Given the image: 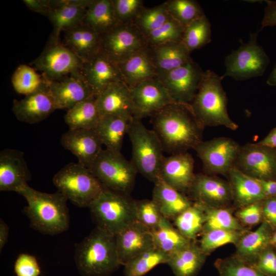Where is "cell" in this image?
<instances>
[{
  "mask_svg": "<svg viewBox=\"0 0 276 276\" xmlns=\"http://www.w3.org/2000/svg\"><path fill=\"white\" fill-rule=\"evenodd\" d=\"M152 116L153 130L164 151L171 155L186 152L202 141L204 128L195 117L191 105L172 103Z\"/></svg>",
  "mask_w": 276,
  "mask_h": 276,
  "instance_id": "obj_1",
  "label": "cell"
},
{
  "mask_svg": "<svg viewBox=\"0 0 276 276\" xmlns=\"http://www.w3.org/2000/svg\"><path fill=\"white\" fill-rule=\"evenodd\" d=\"M17 193L23 196L28 203L24 212L29 219L32 228L50 235L62 233L68 228L67 199L60 192H42L27 185Z\"/></svg>",
  "mask_w": 276,
  "mask_h": 276,
  "instance_id": "obj_2",
  "label": "cell"
},
{
  "mask_svg": "<svg viewBox=\"0 0 276 276\" xmlns=\"http://www.w3.org/2000/svg\"><path fill=\"white\" fill-rule=\"evenodd\" d=\"M74 258L82 276H110L122 265L114 235L97 227L77 244Z\"/></svg>",
  "mask_w": 276,
  "mask_h": 276,
  "instance_id": "obj_3",
  "label": "cell"
},
{
  "mask_svg": "<svg viewBox=\"0 0 276 276\" xmlns=\"http://www.w3.org/2000/svg\"><path fill=\"white\" fill-rule=\"evenodd\" d=\"M221 76L213 71L204 72L202 80L191 104L198 122L205 126H223L236 130L238 125L228 115L227 99L222 87Z\"/></svg>",
  "mask_w": 276,
  "mask_h": 276,
  "instance_id": "obj_4",
  "label": "cell"
},
{
  "mask_svg": "<svg viewBox=\"0 0 276 276\" xmlns=\"http://www.w3.org/2000/svg\"><path fill=\"white\" fill-rule=\"evenodd\" d=\"M88 208L96 227L113 235L137 221L135 200L106 189Z\"/></svg>",
  "mask_w": 276,
  "mask_h": 276,
  "instance_id": "obj_5",
  "label": "cell"
},
{
  "mask_svg": "<svg viewBox=\"0 0 276 276\" xmlns=\"http://www.w3.org/2000/svg\"><path fill=\"white\" fill-rule=\"evenodd\" d=\"M127 134L132 146L131 162L137 172L155 182L159 178V170L165 157L158 136L137 118L131 120Z\"/></svg>",
  "mask_w": 276,
  "mask_h": 276,
  "instance_id": "obj_6",
  "label": "cell"
},
{
  "mask_svg": "<svg viewBox=\"0 0 276 276\" xmlns=\"http://www.w3.org/2000/svg\"><path fill=\"white\" fill-rule=\"evenodd\" d=\"M58 191L75 205L88 207L105 189L90 170L79 163H70L54 176Z\"/></svg>",
  "mask_w": 276,
  "mask_h": 276,
  "instance_id": "obj_7",
  "label": "cell"
},
{
  "mask_svg": "<svg viewBox=\"0 0 276 276\" xmlns=\"http://www.w3.org/2000/svg\"><path fill=\"white\" fill-rule=\"evenodd\" d=\"M105 189L129 195L137 171L121 152L103 149L89 169Z\"/></svg>",
  "mask_w": 276,
  "mask_h": 276,
  "instance_id": "obj_8",
  "label": "cell"
},
{
  "mask_svg": "<svg viewBox=\"0 0 276 276\" xmlns=\"http://www.w3.org/2000/svg\"><path fill=\"white\" fill-rule=\"evenodd\" d=\"M259 32L251 33L247 42H242L237 50L225 57L223 79L230 77L235 80H246L263 75L270 60L257 41Z\"/></svg>",
  "mask_w": 276,
  "mask_h": 276,
  "instance_id": "obj_9",
  "label": "cell"
},
{
  "mask_svg": "<svg viewBox=\"0 0 276 276\" xmlns=\"http://www.w3.org/2000/svg\"><path fill=\"white\" fill-rule=\"evenodd\" d=\"M83 63L63 43L50 39L41 53L32 62L34 67L48 81L80 73Z\"/></svg>",
  "mask_w": 276,
  "mask_h": 276,
  "instance_id": "obj_10",
  "label": "cell"
},
{
  "mask_svg": "<svg viewBox=\"0 0 276 276\" xmlns=\"http://www.w3.org/2000/svg\"><path fill=\"white\" fill-rule=\"evenodd\" d=\"M147 46L146 37L134 24H119L101 35L100 52L118 64Z\"/></svg>",
  "mask_w": 276,
  "mask_h": 276,
  "instance_id": "obj_11",
  "label": "cell"
},
{
  "mask_svg": "<svg viewBox=\"0 0 276 276\" xmlns=\"http://www.w3.org/2000/svg\"><path fill=\"white\" fill-rule=\"evenodd\" d=\"M241 147L231 138L219 137L201 142L194 150L208 173L228 176L235 166Z\"/></svg>",
  "mask_w": 276,
  "mask_h": 276,
  "instance_id": "obj_12",
  "label": "cell"
},
{
  "mask_svg": "<svg viewBox=\"0 0 276 276\" xmlns=\"http://www.w3.org/2000/svg\"><path fill=\"white\" fill-rule=\"evenodd\" d=\"M204 71L193 60L157 78L175 103L191 105L196 95Z\"/></svg>",
  "mask_w": 276,
  "mask_h": 276,
  "instance_id": "obj_13",
  "label": "cell"
},
{
  "mask_svg": "<svg viewBox=\"0 0 276 276\" xmlns=\"http://www.w3.org/2000/svg\"><path fill=\"white\" fill-rule=\"evenodd\" d=\"M235 167L256 179L276 180V150L246 144L241 147Z\"/></svg>",
  "mask_w": 276,
  "mask_h": 276,
  "instance_id": "obj_14",
  "label": "cell"
},
{
  "mask_svg": "<svg viewBox=\"0 0 276 276\" xmlns=\"http://www.w3.org/2000/svg\"><path fill=\"white\" fill-rule=\"evenodd\" d=\"M195 201L209 208H228L233 202L229 181L218 177L196 174L188 191Z\"/></svg>",
  "mask_w": 276,
  "mask_h": 276,
  "instance_id": "obj_15",
  "label": "cell"
},
{
  "mask_svg": "<svg viewBox=\"0 0 276 276\" xmlns=\"http://www.w3.org/2000/svg\"><path fill=\"white\" fill-rule=\"evenodd\" d=\"M129 88L137 118L141 119L174 103L157 77L145 80Z\"/></svg>",
  "mask_w": 276,
  "mask_h": 276,
  "instance_id": "obj_16",
  "label": "cell"
},
{
  "mask_svg": "<svg viewBox=\"0 0 276 276\" xmlns=\"http://www.w3.org/2000/svg\"><path fill=\"white\" fill-rule=\"evenodd\" d=\"M80 73L96 96L111 84L124 82L118 65L101 52L89 61L84 62Z\"/></svg>",
  "mask_w": 276,
  "mask_h": 276,
  "instance_id": "obj_17",
  "label": "cell"
},
{
  "mask_svg": "<svg viewBox=\"0 0 276 276\" xmlns=\"http://www.w3.org/2000/svg\"><path fill=\"white\" fill-rule=\"evenodd\" d=\"M56 109L47 81L38 90L24 98L20 100L14 99L12 108L18 121L29 124L44 120Z\"/></svg>",
  "mask_w": 276,
  "mask_h": 276,
  "instance_id": "obj_18",
  "label": "cell"
},
{
  "mask_svg": "<svg viewBox=\"0 0 276 276\" xmlns=\"http://www.w3.org/2000/svg\"><path fill=\"white\" fill-rule=\"evenodd\" d=\"M114 237L118 257L123 266L138 255L155 247L151 231L137 220Z\"/></svg>",
  "mask_w": 276,
  "mask_h": 276,
  "instance_id": "obj_19",
  "label": "cell"
},
{
  "mask_svg": "<svg viewBox=\"0 0 276 276\" xmlns=\"http://www.w3.org/2000/svg\"><path fill=\"white\" fill-rule=\"evenodd\" d=\"M60 143L77 157L78 163L88 169L103 150L95 129H69L62 135Z\"/></svg>",
  "mask_w": 276,
  "mask_h": 276,
  "instance_id": "obj_20",
  "label": "cell"
},
{
  "mask_svg": "<svg viewBox=\"0 0 276 276\" xmlns=\"http://www.w3.org/2000/svg\"><path fill=\"white\" fill-rule=\"evenodd\" d=\"M93 1H52V9L47 16L53 27L50 39L59 41L61 32L82 24L87 8Z\"/></svg>",
  "mask_w": 276,
  "mask_h": 276,
  "instance_id": "obj_21",
  "label": "cell"
},
{
  "mask_svg": "<svg viewBox=\"0 0 276 276\" xmlns=\"http://www.w3.org/2000/svg\"><path fill=\"white\" fill-rule=\"evenodd\" d=\"M31 174L19 150L5 149L0 153V191L18 193L28 185Z\"/></svg>",
  "mask_w": 276,
  "mask_h": 276,
  "instance_id": "obj_22",
  "label": "cell"
},
{
  "mask_svg": "<svg viewBox=\"0 0 276 276\" xmlns=\"http://www.w3.org/2000/svg\"><path fill=\"white\" fill-rule=\"evenodd\" d=\"M96 103L101 116L113 115L130 120L137 118L130 88L123 81L107 87L97 96Z\"/></svg>",
  "mask_w": 276,
  "mask_h": 276,
  "instance_id": "obj_23",
  "label": "cell"
},
{
  "mask_svg": "<svg viewBox=\"0 0 276 276\" xmlns=\"http://www.w3.org/2000/svg\"><path fill=\"white\" fill-rule=\"evenodd\" d=\"M47 81L56 109L68 110L94 95L80 73L59 80Z\"/></svg>",
  "mask_w": 276,
  "mask_h": 276,
  "instance_id": "obj_24",
  "label": "cell"
},
{
  "mask_svg": "<svg viewBox=\"0 0 276 276\" xmlns=\"http://www.w3.org/2000/svg\"><path fill=\"white\" fill-rule=\"evenodd\" d=\"M194 160L188 152L164 157L159 170V178L179 192H188L195 175Z\"/></svg>",
  "mask_w": 276,
  "mask_h": 276,
  "instance_id": "obj_25",
  "label": "cell"
},
{
  "mask_svg": "<svg viewBox=\"0 0 276 276\" xmlns=\"http://www.w3.org/2000/svg\"><path fill=\"white\" fill-rule=\"evenodd\" d=\"M118 65L124 82L129 88L142 81L157 77V70L149 46L140 50Z\"/></svg>",
  "mask_w": 276,
  "mask_h": 276,
  "instance_id": "obj_26",
  "label": "cell"
},
{
  "mask_svg": "<svg viewBox=\"0 0 276 276\" xmlns=\"http://www.w3.org/2000/svg\"><path fill=\"white\" fill-rule=\"evenodd\" d=\"M228 177L233 202L239 209L266 198L259 179L245 174L235 166L229 171Z\"/></svg>",
  "mask_w": 276,
  "mask_h": 276,
  "instance_id": "obj_27",
  "label": "cell"
},
{
  "mask_svg": "<svg viewBox=\"0 0 276 276\" xmlns=\"http://www.w3.org/2000/svg\"><path fill=\"white\" fill-rule=\"evenodd\" d=\"M63 44L84 62H87L100 51L101 35L81 24L64 31Z\"/></svg>",
  "mask_w": 276,
  "mask_h": 276,
  "instance_id": "obj_28",
  "label": "cell"
},
{
  "mask_svg": "<svg viewBox=\"0 0 276 276\" xmlns=\"http://www.w3.org/2000/svg\"><path fill=\"white\" fill-rule=\"evenodd\" d=\"M152 199L163 216L168 220L174 219L193 203L183 193L160 178L154 182Z\"/></svg>",
  "mask_w": 276,
  "mask_h": 276,
  "instance_id": "obj_29",
  "label": "cell"
},
{
  "mask_svg": "<svg viewBox=\"0 0 276 276\" xmlns=\"http://www.w3.org/2000/svg\"><path fill=\"white\" fill-rule=\"evenodd\" d=\"M149 47L157 70V76L193 60L190 56L191 53L182 41L169 42Z\"/></svg>",
  "mask_w": 276,
  "mask_h": 276,
  "instance_id": "obj_30",
  "label": "cell"
},
{
  "mask_svg": "<svg viewBox=\"0 0 276 276\" xmlns=\"http://www.w3.org/2000/svg\"><path fill=\"white\" fill-rule=\"evenodd\" d=\"M273 231L267 223L262 222L254 231L245 234L235 245V255L254 264L259 256L271 245Z\"/></svg>",
  "mask_w": 276,
  "mask_h": 276,
  "instance_id": "obj_31",
  "label": "cell"
},
{
  "mask_svg": "<svg viewBox=\"0 0 276 276\" xmlns=\"http://www.w3.org/2000/svg\"><path fill=\"white\" fill-rule=\"evenodd\" d=\"M207 256L194 241L170 256L167 264L175 276H196Z\"/></svg>",
  "mask_w": 276,
  "mask_h": 276,
  "instance_id": "obj_32",
  "label": "cell"
},
{
  "mask_svg": "<svg viewBox=\"0 0 276 276\" xmlns=\"http://www.w3.org/2000/svg\"><path fill=\"white\" fill-rule=\"evenodd\" d=\"M132 120L113 115L101 116L95 130L105 149L121 152Z\"/></svg>",
  "mask_w": 276,
  "mask_h": 276,
  "instance_id": "obj_33",
  "label": "cell"
},
{
  "mask_svg": "<svg viewBox=\"0 0 276 276\" xmlns=\"http://www.w3.org/2000/svg\"><path fill=\"white\" fill-rule=\"evenodd\" d=\"M82 24L100 35L120 24L115 15L112 0H93L87 8Z\"/></svg>",
  "mask_w": 276,
  "mask_h": 276,
  "instance_id": "obj_34",
  "label": "cell"
},
{
  "mask_svg": "<svg viewBox=\"0 0 276 276\" xmlns=\"http://www.w3.org/2000/svg\"><path fill=\"white\" fill-rule=\"evenodd\" d=\"M96 96L78 103L67 110L64 116L70 129H95L101 115L98 109Z\"/></svg>",
  "mask_w": 276,
  "mask_h": 276,
  "instance_id": "obj_35",
  "label": "cell"
},
{
  "mask_svg": "<svg viewBox=\"0 0 276 276\" xmlns=\"http://www.w3.org/2000/svg\"><path fill=\"white\" fill-rule=\"evenodd\" d=\"M151 232L155 247L169 256L194 241L184 237L164 217Z\"/></svg>",
  "mask_w": 276,
  "mask_h": 276,
  "instance_id": "obj_36",
  "label": "cell"
},
{
  "mask_svg": "<svg viewBox=\"0 0 276 276\" xmlns=\"http://www.w3.org/2000/svg\"><path fill=\"white\" fill-rule=\"evenodd\" d=\"M205 218V206L194 201L173 220L177 229L186 238L194 241L202 234Z\"/></svg>",
  "mask_w": 276,
  "mask_h": 276,
  "instance_id": "obj_37",
  "label": "cell"
},
{
  "mask_svg": "<svg viewBox=\"0 0 276 276\" xmlns=\"http://www.w3.org/2000/svg\"><path fill=\"white\" fill-rule=\"evenodd\" d=\"M169 256L156 247L133 258L124 266V276H144L156 266L167 264Z\"/></svg>",
  "mask_w": 276,
  "mask_h": 276,
  "instance_id": "obj_38",
  "label": "cell"
},
{
  "mask_svg": "<svg viewBox=\"0 0 276 276\" xmlns=\"http://www.w3.org/2000/svg\"><path fill=\"white\" fill-rule=\"evenodd\" d=\"M211 41V25L205 15L194 20L185 28L182 42L191 53Z\"/></svg>",
  "mask_w": 276,
  "mask_h": 276,
  "instance_id": "obj_39",
  "label": "cell"
},
{
  "mask_svg": "<svg viewBox=\"0 0 276 276\" xmlns=\"http://www.w3.org/2000/svg\"><path fill=\"white\" fill-rule=\"evenodd\" d=\"M46 82L42 76L26 64L19 65L11 77L12 85L15 91L26 96L37 91Z\"/></svg>",
  "mask_w": 276,
  "mask_h": 276,
  "instance_id": "obj_40",
  "label": "cell"
},
{
  "mask_svg": "<svg viewBox=\"0 0 276 276\" xmlns=\"http://www.w3.org/2000/svg\"><path fill=\"white\" fill-rule=\"evenodd\" d=\"M243 226L233 215L230 208H209L205 207V218L202 233L212 230H243Z\"/></svg>",
  "mask_w": 276,
  "mask_h": 276,
  "instance_id": "obj_41",
  "label": "cell"
},
{
  "mask_svg": "<svg viewBox=\"0 0 276 276\" xmlns=\"http://www.w3.org/2000/svg\"><path fill=\"white\" fill-rule=\"evenodd\" d=\"M248 229L243 230L216 229L203 232L199 246L208 256L217 248L227 244L236 245Z\"/></svg>",
  "mask_w": 276,
  "mask_h": 276,
  "instance_id": "obj_42",
  "label": "cell"
},
{
  "mask_svg": "<svg viewBox=\"0 0 276 276\" xmlns=\"http://www.w3.org/2000/svg\"><path fill=\"white\" fill-rule=\"evenodd\" d=\"M169 15L185 28L204 15L199 3L193 0H169L165 2Z\"/></svg>",
  "mask_w": 276,
  "mask_h": 276,
  "instance_id": "obj_43",
  "label": "cell"
},
{
  "mask_svg": "<svg viewBox=\"0 0 276 276\" xmlns=\"http://www.w3.org/2000/svg\"><path fill=\"white\" fill-rule=\"evenodd\" d=\"M214 266L219 276H269L235 254L217 259Z\"/></svg>",
  "mask_w": 276,
  "mask_h": 276,
  "instance_id": "obj_44",
  "label": "cell"
},
{
  "mask_svg": "<svg viewBox=\"0 0 276 276\" xmlns=\"http://www.w3.org/2000/svg\"><path fill=\"white\" fill-rule=\"evenodd\" d=\"M165 3L151 8H146L138 16L134 24L146 37L162 26L169 18Z\"/></svg>",
  "mask_w": 276,
  "mask_h": 276,
  "instance_id": "obj_45",
  "label": "cell"
},
{
  "mask_svg": "<svg viewBox=\"0 0 276 276\" xmlns=\"http://www.w3.org/2000/svg\"><path fill=\"white\" fill-rule=\"evenodd\" d=\"M185 27L170 16L160 28L146 37L148 46L154 47L169 42L182 41Z\"/></svg>",
  "mask_w": 276,
  "mask_h": 276,
  "instance_id": "obj_46",
  "label": "cell"
},
{
  "mask_svg": "<svg viewBox=\"0 0 276 276\" xmlns=\"http://www.w3.org/2000/svg\"><path fill=\"white\" fill-rule=\"evenodd\" d=\"M112 3L120 24H133L145 9L141 0H112Z\"/></svg>",
  "mask_w": 276,
  "mask_h": 276,
  "instance_id": "obj_47",
  "label": "cell"
},
{
  "mask_svg": "<svg viewBox=\"0 0 276 276\" xmlns=\"http://www.w3.org/2000/svg\"><path fill=\"white\" fill-rule=\"evenodd\" d=\"M137 220L151 231L155 228L164 217L153 199L135 201Z\"/></svg>",
  "mask_w": 276,
  "mask_h": 276,
  "instance_id": "obj_48",
  "label": "cell"
},
{
  "mask_svg": "<svg viewBox=\"0 0 276 276\" xmlns=\"http://www.w3.org/2000/svg\"><path fill=\"white\" fill-rule=\"evenodd\" d=\"M235 216L244 227L261 224L263 221L262 201L239 209Z\"/></svg>",
  "mask_w": 276,
  "mask_h": 276,
  "instance_id": "obj_49",
  "label": "cell"
},
{
  "mask_svg": "<svg viewBox=\"0 0 276 276\" xmlns=\"http://www.w3.org/2000/svg\"><path fill=\"white\" fill-rule=\"evenodd\" d=\"M16 276H39V265L35 257L25 253L19 254L14 266Z\"/></svg>",
  "mask_w": 276,
  "mask_h": 276,
  "instance_id": "obj_50",
  "label": "cell"
},
{
  "mask_svg": "<svg viewBox=\"0 0 276 276\" xmlns=\"http://www.w3.org/2000/svg\"><path fill=\"white\" fill-rule=\"evenodd\" d=\"M253 265L267 275L276 276V250L270 246L259 256Z\"/></svg>",
  "mask_w": 276,
  "mask_h": 276,
  "instance_id": "obj_51",
  "label": "cell"
},
{
  "mask_svg": "<svg viewBox=\"0 0 276 276\" xmlns=\"http://www.w3.org/2000/svg\"><path fill=\"white\" fill-rule=\"evenodd\" d=\"M263 222L267 223L274 231L276 229V196L262 201Z\"/></svg>",
  "mask_w": 276,
  "mask_h": 276,
  "instance_id": "obj_52",
  "label": "cell"
},
{
  "mask_svg": "<svg viewBox=\"0 0 276 276\" xmlns=\"http://www.w3.org/2000/svg\"><path fill=\"white\" fill-rule=\"evenodd\" d=\"M266 6L260 31L267 27L276 26V1H265Z\"/></svg>",
  "mask_w": 276,
  "mask_h": 276,
  "instance_id": "obj_53",
  "label": "cell"
},
{
  "mask_svg": "<svg viewBox=\"0 0 276 276\" xmlns=\"http://www.w3.org/2000/svg\"><path fill=\"white\" fill-rule=\"evenodd\" d=\"M22 2L31 10L46 16L52 9V0H23Z\"/></svg>",
  "mask_w": 276,
  "mask_h": 276,
  "instance_id": "obj_54",
  "label": "cell"
},
{
  "mask_svg": "<svg viewBox=\"0 0 276 276\" xmlns=\"http://www.w3.org/2000/svg\"><path fill=\"white\" fill-rule=\"evenodd\" d=\"M260 181L266 198L276 196V180H260Z\"/></svg>",
  "mask_w": 276,
  "mask_h": 276,
  "instance_id": "obj_55",
  "label": "cell"
},
{
  "mask_svg": "<svg viewBox=\"0 0 276 276\" xmlns=\"http://www.w3.org/2000/svg\"><path fill=\"white\" fill-rule=\"evenodd\" d=\"M257 143L276 150V127L271 130L264 138Z\"/></svg>",
  "mask_w": 276,
  "mask_h": 276,
  "instance_id": "obj_56",
  "label": "cell"
},
{
  "mask_svg": "<svg viewBox=\"0 0 276 276\" xmlns=\"http://www.w3.org/2000/svg\"><path fill=\"white\" fill-rule=\"evenodd\" d=\"M9 227L4 221L0 220V251L3 249L6 244L9 235Z\"/></svg>",
  "mask_w": 276,
  "mask_h": 276,
  "instance_id": "obj_57",
  "label": "cell"
},
{
  "mask_svg": "<svg viewBox=\"0 0 276 276\" xmlns=\"http://www.w3.org/2000/svg\"><path fill=\"white\" fill-rule=\"evenodd\" d=\"M266 83L270 86H276V64L269 75Z\"/></svg>",
  "mask_w": 276,
  "mask_h": 276,
  "instance_id": "obj_58",
  "label": "cell"
},
{
  "mask_svg": "<svg viewBox=\"0 0 276 276\" xmlns=\"http://www.w3.org/2000/svg\"><path fill=\"white\" fill-rule=\"evenodd\" d=\"M270 243L271 246L276 250V229L273 232Z\"/></svg>",
  "mask_w": 276,
  "mask_h": 276,
  "instance_id": "obj_59",
  "label": "cell"
}]
</instances>
